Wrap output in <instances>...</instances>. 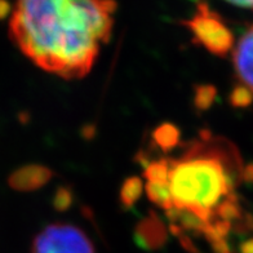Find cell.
I'll return each mask as SVG.
<instances>
[{"label":"cell","mask_w":253,"mask_h":253,"mask_svg":"<svg viewBox=\"0 0 253 253\" xmlns=\"http://www.w3.org/2000/svg\"><path fill=\"white\" fill-rule=\"evenodd\" d=\"M53 173L48 167L40 164H27L10 173L8 183L16 191H35L50 181Z\"/></svg>","instance_id":"obj_6"},{"label":"cell","mask_w":253,"mask_h":253,"mask_svg":"<svg viewBox=\"0 0 253 253\" xmlns=\"http://www.w3.org/2000/svg\"><path fill=\"white\" fill-rule=\"evenodd\" d=\"M240 252L253 253V239H248L240 244Z\"/></svg>","instance_id":"obj_21"},{"label":"cell","mask_w":253,"mask_h":253,"mask_svg":"<svg viewBox=\"0 0 253 253\" xmlns=\"http://www.w3.org/2000/svg\"><path fill=\"white\" fill-rule=\"evenodd\" d=\"M226 1L234 4V5H238V7L250 8V9H253V0H226Z\"/></svg>","instance_id":"obj_20"},{"label":"cell","mask_w":253,"mask_h":253,"mask_svg":"<svg viewBox=\"0 0 253 253\" xmlns=\"http://www.w3.org/2000/svg\"><path fill=\"white\" fill-rule=\"evenodd\" d=\"M143 191V183L140 177L132 176L128 177L122 183L119 191L120 204L123 206L124 210H130L133 208L134 204L140 200Z\"/></svg>","instance_id":"obj_9"},{"label":"cell","mask_w":253,"mask_h":253,"mask_svg":"<svg viewBox=\"0 0 253 253\" xmlns=\"http://www.w3.org/2000/svg\"><path fill=\"white\" fill-rule=\"evenodd\" d=\"M233 61L239 79L253 92V26L238 42L234 49Z\"/></svg>","instance_id":"obj_7"},{"label":"cell","mask_w":253,"mask_h":253,"mask_svg":"<svg viewBox=\"0 0 253 253\" xmlns=\"http://www.w3.org/2000/svg\"><path fill=\"white\" fill-rule=\"evenodd\" d=\"M31 253H94V247L80 227L50 223L35 237Z\"/></svg>","instance_id":"obj_4"},{"label":"cell","mask_w":253,"mask_h":253,"mask_svg":"<svg viewBox=\"0 0 253 253\" xmlns=\"http://www.w3.org/2000/svg\"><path fill=\"white\" fill-rule=\"evenodd\" d=\"M212 247H213V250L216 253H231L230 252V246L229 243L226 242V239H220L213 242Z\"/></svg>","instance_id":"obj_17"},{"label":"cell","mask_w":253,"mask_h":253,"mask_svg":"<svg viewBox=\"0 0 253 253\" xmlns=\"http://www.w3.org/2000/svg\"><path fill=\"white\" fill-rule=\"evenodd\" d=\"M12 7L8 0H0V20H4L10 13Z\"/></svg>","instance_id":"obj_18"},{"label":"cell","mask_w":253,"mask_h":253,"mask_svg":"<svg viewBox=\"0 0 253 253\" xmlns=\"http://www.w3.org/2000/svg\"><path fill=\"white\" fill-rule=\"evenodd\" d=\"M180 240H181V244H182L185 250L189 251V252H197V248L194 247L193 242H191L187 237H185L183 234L180 237Z\"/></svg>","instance_id":"obj_19"},{"label":"cell","mask_w":253,"mask_h":253,"mask_svg":"<svg viewBox=\"0 0 253 253\" xmlns=\"http://www.w3.org/2000/svg\"><path fill=\"white\" fill-rule=\"evenodd\" d=\"M74 203V194L69 187L61 186L57 189L56 194L53 197V204L54 210L58 212H66Z\"/></svg>","instance_id":"obj_15"},{"label":"cell","mask_w":253,"mask_h":253,"mask_svg":"<svg viewBox=\"0 0 253 253\" xmlns=\"http://www.w3.org/2000/svg\"><path fill=\"white\" fill-rule=\"evenodd\" d=\"M186 26L199 45L216 56H226L234 47L233 33L223 24L220 16L207 7L198 4V12L186 22Z\"/></svg>","instance_id":"obj_3"},{"label":"cell","mask_w":253,"mask_h":253,"mask_svg":"<svg viewBox=\"0 0 253 253\" xmlns=\"http://www.w3.org/2000/svg\"><path fill=\"white\" fill-rule=\"evenodd\" d=\"M115 8L114 0H17L10 35L44 70L82 78L110 38Z\"/></svg>","instance_id":"obj_1"},{"label":"cell","mask_w":253,"mask_h":253,"mask_svg":"<svg viewBox=\"0 0 253 253\" xmlns=\"http://www.w3.org/2000/svg\"><path fill=\"white\" fill-rule=\"evenodd\" d=\"M253 102V92L244 84L237 85L230 93V103L233 107H248Z\"/></svg>","instance_id":"obj_14"},{"label":"cell","mask_w":253,"mask_h":253,"mask_svg":"<svg viewBox=\"0 0 253 253\" xmlns=\"http://www.w3.org/2000/svg\"><path fill=\"white\" fill-rule=\"evenodd\" d=\"M153 141L160 150L166 153L173 150L180 142V129L172 123L160 124L154 129Z\"/></svg>","instance_id":"obj_8"},{"label":"cell","mask_w":253,"mask_h":253,"mask_svg":"<svg viewBox=\"0 0 253 253\" xmlns=\"http://www.w3.org/2000/svg\"><path fill=\"white\" fill-rule=\"evenodd\" d=\"M145 190H146V195L150 199L151 203L157 204L158 207L163 208L164 211H168L172 207H174L168 183L147 182Z\"/></svg>","instance_id":"obj_10"},{"label":"cell","mask_w":253,"mask_h":253,"mask_svg":"<svg viewBox=\"0 0 253 253\" xmlns=\"http://www.w3.org/2000/svg\"><path fill=\"white\" fill-rule=\"evenodd\" d=\"M169 185L173 206L194 212L211 222L223 197L233 194L234 177L218 155L199 150L180 160H169Z\"/></svg>","instance_id":"obj_2"},{"label":"cell","mask_w":253,"mask_h":253,"mask_svg":"<svg viewBox=\"0 0 253 253\" xmlns=\"http://www.w3.org/2000/svg\"><path fill=\"white\" fill-rule=\"evenodd\" d=\"M240 177L247 183H253V163L247 164L240 169Z\"/></svg>","instance_id":"obj_16"},{"label":"cell","mask_w":253,"mask_h":253,"mask_svg":"<svg viewBox=\"0 0 253 253\" xmlns=\"http://www.w3.org/2000/svg\"><path fill=\"white\" fill-rule=\"evenodd\" d=\"M170 166L169 160L162 159L150 162L145 167L143 176L147 180V182H166L168 183L169 180Z\"/></svg>","instance_id":"obj_11"},{"label":"cell","mask_w":253,"mask_h":253,"mask_svg":"<svg viewBox=\"0 0 253 253\" xmlns=\"http://www.w3.org/2000/svg\"><path fill=\"white\" fill-rule=\"evenodd\" d=\"M214 214L220 217L221 220L229 221V222H231L234 220H239L242 212H240L239 206L237 204V200H235L234 194L229 195L226 199L222 200L218 204V207L214 211Z\"/></svg>","instance_id":"obj_13"},{"label":"cell","mask_w":253,"mask_h":253,"mask_svg":"<svg viewBox=\"0 0 253 253\" xmlns=\"http://www.w3.org/2000/svg\"><path fill=\"white\" fill-rule=\"evenodd\" d=\"M94 134H96V128H94V126H85L83 128L84 138H93Z\"/></svg>","instance_id":"obj_22"},{"label":"cell","mask_w":253,"mask_h":253,"mask_svg":"<svg viewBox=\"0 0 253 253\" xmlns=\"http://www.w3.org/2000/svg\"><path fill=\"white\" fill-rule=\"evenodd\" d=\"M217 97V89L211 84H202L195 87L194 92V106L199 111L210 110Z\"/></svg>","instance_id":"obj_12"},{"label":"cell","mask_w":253,"mask_h":253,"mask_svg":"<svg viewBox=\"0 0 253 253\" xmlns=\"http://www.w3.org/2000/svg\"><path fill=\"white\" fill-rule=\"evenodd\" d=\"M133 238L134 243L140 247L141 250H159L168 240V229L157 214L150 212L149 216L137 223Z\"/></svg>","instance_id":"obj_5"}]
</instances>
